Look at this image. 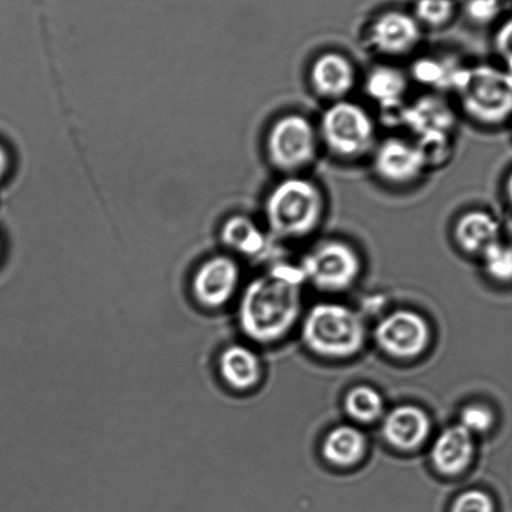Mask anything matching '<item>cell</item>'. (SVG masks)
I'll list each match as a JSON object with an SVG mask.
<instances>
[{
	"label": "cell",
	"mask_w": 512,
	"mask_h": 512,
	"mask_svg": "<svg viewBox=\"0 0 512 512\" xmlns=\"http://www.w3.org/2000/svg\"><path fill=\"white\" fill-rule=\"evenodd\" d=\"M429 323L420 313L399 310L379 322L375 330L376 344L396 359H415L430 344Z\"/></svg>",
	"instance_id": "cell-8"
},
{
	"label": "cell",
	"mask_w": 512,
	"mask_h": 512,
	"mask_svg": "<svg viewBox=\"0 0 512 512\" xmlns=\"http://www.w3.org/2000/svg\"><path fill=\"white\" fill-rule=\"evenodd\" d=\"M454 240L462 252L482 257L487 250L501 241L499 222L490 213L472 210L457 218Z\"/></svg>",
	"instance_id": "cell-15"
},
{
	"label": "cell",
	"mask_w": 512,
	"mask_h": 512,
	"mask_svg": "<svg viewBox=\"0 0 512 512\" xmlns=\"http://www.w3.org/2000/svg\"><path fill=\"white\" fill-rule=\"evenodd\" d=\"M221 237L230 250L245 257H261L270 247L267 233L252 218L243 215L228 218Z\"/></svg>",
	"instance_id": "cell-18"
},
{
	"label": "cell",
	"mask_w": 512,
	"mask_h": 512,
	"mask_svg": "<svg viewBox=\"0 0 512 512\" xmlns=\"http://www.w3.org/2000/svg\"><path fill=\"white\" fill-rule=\"evenodd\" d=\"M467 14L477 23H489L500 12V0H469Z\"/></svg>",
	"instance_id": "cell-27"
},
{
	"label": "cell",
	"mask_w": 512,
	"mask_h": 512,
	"mask_svg": "<svg viewBox=\"0 0 512 512\" xmlns=\"http://www.w3.org/2000/svg\"><path fill=\"white\" fill-rule=\"evenodd\" d=\"M366 446V437L359 429L340 425L326 435L322 455L332 465L349 467L364 459Z\"/></svg>",
	"instance_id": "cell-19"
},
{
	"label": "cell",
	"mask_w": 512,
	"mask_h": 512,
	"mask_svg": "<svg viewBox=\"0 0 512 512\" xmlns=\"http://www.w3.org/2000/svg\"><path fill=\"white\" fill-rule=\"evenodd\" d=\"M484 268L492 280L512 282V246L499 242L482 255Z\"/></svg>",
	"instance_id": "cell-23"
},
{
	"label": "cell",
	"mask_w": 512,
	"mask_h": 512,
	"mask_svg": "<svg viewBox=\"0 0 512 512\" xmlns=\"http://www.w3.org/2000/svg\"><path fill=\"white\" fill-rule=\"evenodd\" d=\"M320 137L310 119L290 113L277 118L266 136L268 162L286 176H297L317 157Z\"/></svg>",
	"instance_id": "cell-6"
},
{
	"label": "cell",
	"mask_w": 512,
	"mask_h": 512,
	"mask_svg": "<svg viewBox=\"0 0 512 512\" xmlns=\"http://www.w3.org/2000/svg\"><path fill=\"white\" fill-rule=\"evenodd\" d=\"M462 111L472 121L496 126L512 116V74L491 66L461 68L454 88Z\"/></svg>",
	"instance_id": "cell-3"
},
{
	"label": "cell",
	"mask_w": 512,
	"mask_h": 512,
	"mask_svg": "<svg viewBox=\"0 0 512 512\" xmlns=\"http://www.w3.org/2000/svg\"><path fill=\"white\" fill-rule=\"evenodd\" d=\"M409 88L406 74L399 68L379 66L371 69L366 77L365 91L372 101L384 109L400 106Z\"/></svg>",
	"instance_id": "cell-20"
},
{
	"label": "cell",
	"mask_w": 512,
	"mask_h": 512,
	"mask_svg": "<svg viewBox=\"0 0 512 512\" xmlns=\"http://www.w3.org/2000/svg\"><path fill=\"white\" fill-rule=\"evenodd\" d=\"M495 48L505 63L506 71L512 74V19L502 24L497 31Z\"/></svg>",
	"instance_id": "cell-28"
},
{
	"label": "cell",
	"mask_w": 512,
	"mask_h": 512,
	"mask_svg": "<svg viewBox=\"0 0 512 512\" xmlns=\"http://www.w3.org/2000/svg\"><path fill=\"white\" fill-rule=\"evenodd\" d=\"M240 282V266L231 256H213L193 275L192 296L206 310H218L235 297Z\"/></svg>",
	"instance_id": "cell-10"
},
{
	"label": "cell",
	"mask_w": 512,
	"mask_h": 512,
	"mask_svg": "<svg viewBox=\"0 0 512 512\" xmlns=\"http://www.w3.org/2000/svg\"><path fill=\"white\" fill-rule=\"evenodd\" d=\"M474 435L460 424L441 432L431 449V461L441 474L459 475L471 464L474 457Z\"/></svg>",
	"instance_id": "cell-14"
},
{
	"label": "cell",
	"mask_w": 512,
	"mask_h": 512,
	"mask_svg": "<svg viewBox=\"0 0 512 512\" xmlns=\"http://www.w3.org/2000/svg\"><path fill=\"white\" fill-rule=\"evenodd\" d=\"M430 432V417L417 406H397L386 415L382 422V434L386 441L397 450L417 449L424 444Z\"/></svg>",
	"instance_id": "cell-13"
},
{
	"label": "cell",
	"mask_w": 512,
	"mask_h": 512,
	"mask_svg": "<svg viewBox=\"0 0 512 512\" xmlns=\"http://www.w3.org/2000/svg\"><path fill=\"white\" fill-rule=\"evenodd\" d=\"M303 282L300 266L286 263L253 280L243 292L238 311L243 333L261 344L285 336L300 318Z\"/></svg>",
	"instance_id": "cell-1"
},
{
	"label": "cell",
	"mask_w": 512,
	"mask_h": 512,
	"mask_svg": "<svg viewBox=\"0 0 512 512\" xmlns=\"http://www.w3.org/2000/svg\"><path fill=\"white\" fill-rule=\"evenodd\" d=\"M460 425L471 435L482 434V432L489 431L494 425V414L486 406H466L461 412Z\"/></svg>",
	"instance_id": "cell-25"
},
{
	"label": "cell",
	"mask_w": 512,
	"mask_h": 512,
	"mask_svg": "<svg viewBox=\"0 0 512 512\" xmlns=\"http://www.w3.org/2000/svg\"><path fill=\"white\" fill-rule=\"evenodd\" d=\"M221 379L230 389L245 392L258 385L262 377L260 357L250 347L228 346L218 360Z\"/></svg>",
	"instance_id": "cell-16"
},
{
	"label": "cell",
	"mask_w": 512,
	"mask_h": 512,
	"mask_svg": "<svg viewBox=\"0 0 512 512\" xmlns=\"http://www.w3.org/2000/svg\"><path fill=\"white\" fill-rule=\"evenodd\" d=\"M454 13L452 0H417L415 7L416 21L431 28L446 26Z\"/></svg>",
	"instance_id": "cell-24"
},
{
	"label": "cell",
	"mask_w": 512,
	"mask_h": 512,
	"mask_svg": "<svg viewBox=\"0 0 512 512\" xmlns=\"http://www.w3.org/2000/svg\"><path fill=\"white\" fill-rule=\"evenodd\" d=\"M374 171L391 186H409L426 171L427 161L419 144L401 137H389L374 148Z\"/></svg>",
	"instance_id": "cell-9"
},
{
	"label": "cell",
	"mask_w": 512,
	"mask_h": 512,
	"mask_svg": "<svg viewBox=\"0 0 512 512\" xmlns=\"http://www.w3.org/2000/svg\"><path fill=\"white\" fill-rule=\"evenodd\" d=\"M402 119L421 138L449 136L454 114L441 98L424 97L405 108Z\"/></svg>",
	"instance_id": "cell-17"
},
{
	"label": "cell",
	"mask_w": 512,
	"mask_h": 512,
	"mask_svg": "<svg viewBox=\"0 0 512 512\" xmlns=\"http://www.w3.org/2000/svg\"><path fill=\"white\" fill-rule=\"evenodd\" d=\"M12 158L11 154L4 144L0 143V183H2L11 172Z\"/></svg>",
	"instance_id": "cell-29"
},
{
	"label": "cell",
	"mask_w": 512,
	"mask_h": 512,
	"mask_svg": "<svg viewBox=\"0 0 512 512\" xmlns=\"http://www.w3.org/2000/svg\"><path fill=\"white\" fill-rule=\"evenodd\" d=\"M345 410L351 419L370 424L384 414V399L374 387L356 386L347 392Z\"/></svg>",
	"instance_id": "cell-21"
},
{
	"label": "cell",
	"mask_w": 512,
	"mask_h": 512,
	"mask_svg": "<svg viewBox=\"0 0 512 512\" xmlns=\"http://www.w3.org/2000/svg\"><path fill=\"white\" fill-rule=\"evenodd\" d=\"M317 131L327 151L345 161H355L376 147L374 118L360 104L347 99L332 103L323 112Z\"/></svg>",
	"instance_id": "cell-5"
},
{
	"label": "cell",
	"mask_w": 512,
	"mask_h": 512,
	"mask_svg": "<svg viewBox=\"0 0 512 512\" xmlns=\"http://www.w3.org/2000/svg\"><path fill=\"white\" fill-rule=\"evenodd\" d=\"M310 83L318 97L332 103L344 101L356 86V67L344 54L322 53L311 64Z\"/></svg>",
	"instance_id": "cell-12"
},
{
	"label": "cell",
	"mask_w": 512,
	"mask_h": 512,
	"mask_svg": "<svg viewBox=\"0 0 512 512\" xmlns=\"http://www.w3.org/2000/svg\"><path fill=\"white\" fill-rule=\"evenodd\" d=\"M305 281L323 292H344L354 285L362 271L359 252L349 242L331 238L318 243L302 258Z\"/></svg>",
	"instance_id": "cell-7"
},
{
	"label": "cell",
	"mask_w": 512,
	"mask_h": 512,
	"mask_svg": "<svg viewBox=\"0 0 512 512\" xmlns=\"http://www.w3.org/2000/svg\"><path fill=\"white\" fill-rule=\"evenodd\" d=\"M460 71V67L440 58H424L415 64L414 77L426 86L452 89Z\"/></svg>",
	"instance_id": "cell-22"
},
{
	"label": "cell",
	"mask_w": 512,
	"mask_h": 512,
	"mask_svg": "<svg viewBox=\"0 0 512 512\" xmlns=\"http://www.w3.org/2000/svg\"><path fill=\"white\" fill-rule=\"evenodd\" d=\"M420 23L410 14L391 11L381 14L370 28L369 39L377 53L386 57L407 56L421 41Z\"/></svg>",
	"instance_id": "cell-11"
},
{
	"label": "cell",
	"mask_w": 512,
	"mask_h": 512,
	"mask_svg": "<svg viewBox=\"0 0 512 512\" xmlns=\"http://www.w3.org/2000/svg\"><path fill=\"white\" fill-rule=\"evenodd\" d=\"M326 198L320 186L306 177L287 176L265 201V218L271 235L297 241L313 235L322 225Z\"/></svg>",
	"instance_id": "cell-2"
},
{
	"label": "cell",
	"mask_w": 512,
	"mask_h": 512,
	"mask_svg": "<svg viewBox=\"0 0 512 512\" xmlns=\"http://www.w3.org/2000/svg\"><path fill=\"white\" fill-rule=\"evenodd\" d=\"M451 512H495L494 501L481 490L462 492L454 501Z\"/></svg>",
	"instance_id": "cell-26"
},
{
	"label": "cell",
	"mask_w": 512,
	"mask_h": 512,
	"mask_svg": "<svg viewBox=\"0 0 512 512\" xmlns=\"http://www.w3.org/2000/svg\"><path fill=\"white\" fill-rule=\"evenodd\" d=\"M506 195L509 198V201L512 205V172L510 173L509 178L506 181Z\"/></svg>",
	"instance_id": "cell-30"
},
{
	"label": "cell",
	"mask_w": 512,
	"mask_h": 512,
	"mask_svg": "<svg viewBox=\"0 0 512 512\" xmlns=\"http://www.w3.org/2000/svg\"><path fill=\"white\" fill-rule=\"evenodd\" d=\"M306 346L328 359H349L365 345L364 321L355 311L338 303H318L307 312L302 325Z\"/></svg>",
	"instance_id": "cell-4"
}]
</instances>
